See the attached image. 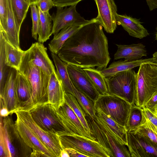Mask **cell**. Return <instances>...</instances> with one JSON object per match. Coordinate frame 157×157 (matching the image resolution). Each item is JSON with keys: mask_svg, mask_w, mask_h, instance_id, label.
Segmentation results:
<instances>
[{"mask_svg": "<svg viewBox=\"0 0 157 157\" xmlns=\"http://www.w3.org/2000/svg\"><path fill=\"white\" fill-rule=\"evenodd\" d=\"M57 55L67 63L82 68H106L110 58L102 26L91 19L65 41Z\"/></svg>", "mask_w": 157, "mask_h": 157, "instance_id": "cell-1", "label": "cell"}, {"mask_svg": "<svg viewBox=\"0 0 157 157\" xmlns=\"http://www.w3.org/2000/svg\"><path fill=\"white\" fill-rule=\"evenodd\" d=\"M19 72L31 83L33 94L29 103L20 110L29 111L34 107L48 103V86L51 75L36 65L27 50L22 56Z\"/></svg>", "mask_w": 157, "mask_h": 157, "instance_id": "cell-2", "label": "cell"}, {"mask_svg": "<svg viewBox=\"0 0 157 157\" xmlns=\"http://www.w3.org/2000/svg\"><path fill=\"white\" fill-rule=\"evenodd\" d=\"M85 113L93 136L109 152L110 157H131L127 146L102 120Z\"/></svg>", "mask_w": 157, "mask_h": 157, "instance_id": "cell-3", "label": "cell"}, {"mask_svg": "<svg viewBox=\"0 0 157 157\" xmlns=\"http://www.w3.org/2000/svg\"><path fill=\"white\" fill-rule=\"evenodd\" d=\"M136 73V93L135 104L142 108L157 92V66L144 63Z\"/></svg>", "mask_w": 157, "mask_h": 157, "instance_id": "cell-4", "label": "cell"}, {"mask_svg": "<svg viewBox=\"0 0 157 157\" xmlns=\"http://www.w3.org/2000/svg\"><path fill=\"white\" fill-rule=\"evenodd\" d=\"M108 94L121 98L131 105L135 104L136 93V73L132 69L105 77Z\"/></svg>", "mask_w": 157, "mask_h": 157, "instance_id": "cell-5", "label": "cell"}, {"mask_svg": "<svg viewBox=\"0 0 157 157\" xmlns=\"http://www.w3.org/2000/svg\"><path fill=\"white\" fill-rule=\"evenodd\" d=\"M95 105L96 108L125 127L132 106L128 102L117 96L107 94L100 95Z\"/></svg>", "mask_w": 157, "mask_h": 157, "instance_id": "cell-6", "label": "cell"}, {"mask_svg": "<svg viewBox=\"0 0 157 157\" xmlns=\"http://www.w3.org/2000/svg\"><path fill=\"white\" fill-rule=\"evenodd\" d=\"M29 111L36 123L44 130L58 136L65 135V129L56 110L51 104L48 103L37 105Z\"/></svg>", "mask_w": 157, "mask_h": 157, "instance_id": "cell-7", "label": "cell"}, {"mask_svg": "<svg viewBox=\"0 0 157 157\" xmlns=\"http://www.w3.org/2000/svg\"><path fill=\"white\" fill-rule=\"evenodd\" d=\"M59 138L63 149L73 148L88 157H110L109 152L97 140L77 135Z\"/></svg>", "mask_w": 157, "mask_h": 157, "instance_id": "cell-8", "label": "cell"}, {"mask_svg": "<svg viewBox=\"0 0 157 157\" xmlns=\"http://www.w3.org/2000/svg\"><path fill=\"white\" fill-rule=\"evenodd\" d=\"M0 128L6 137L11 157H30L32 150L24 142L9 116L0 117Z\"/></svg>", "mask_w": 157, "mask_h": 157, "instance_id": "cell-9", "label": "cell"}, {"mask_svg": "<svg viewBox=\"0 0 157 157\" xmlns=\"http://www.w3.org/2000/svg\"><path fill=\"white\" fill-rule=\"evenodd\" d=\"M14 113L32 129L55 157H60L61 152L63 148L59 136L41 128L34 121L29 111L19 110L15 111Z\"/></svg>", "mask_w": 157, "mask_h": 157, "instance_id": "cell-10", "label": "cell"}, {"mask_svg": "<svg viewBox=\"0 0 157 157\" xmlns=\"http://www.w3.org/2000/svg\"><path fill=\"white\" fill-rule=\"evenodd\" d=\"M16 116V128L25 144L32 150L30 157H55L32 129L18 117Z\"/></svg>", "mask_w": 157, "mask_h": 157, "instance_id": "cell-11", "label": "cell"}, {"mask_svg": "<svg viewBox=\"0 0 157 157\" xmlns=\"http://www.w3.org/2000/svg\"><path fill=\"white\" fill-rule=\"evenodd\" d=\"M76 5L63 7H57L56 13L52 16L53 22L52 34H57L61 29L69 26L85 25L90 22L82 17L76 10Z\"/></svg>", "mask_w": 157, "mask_h": 157, "instance_id": "cell-12", "label": "cell"}, {"mask_svg": "<svg viewBox=\"0 0 157 157\" xmlns=\"http://www.w3.org/2000/svg\"><path fill=\"white\" fill-rule=\"evenodd\" d=\"M56 112L65 129L64 136L77 135L96 140L86 131L72 109L65 103L56 110Z\"/></svg>", "mask_w": 157, "mask_h": 157, "instance_id": "cell-13", "label": "cell"}, {"mask_svg": "<svg viewBox=\"0 0 157 157\" xmlns=\"http://www.w3.org/2000/svg\"><path fill=\"white\" fill-rule=\"evenodd\" d=\"M67 70L72 85L95 103L100 94L83 68L68 64Z\"/></svg>", "mask_w": 157, "mask_h": 157, "instance_id": "cell-14", "label": "cell"}, {"mask_svg": "<svg viewBox=\"0 0 157 157\" xmlns=\"http://www.w3.org/2000/svg\"><path fill=\"white\" fill-rule=\"evenodd\" d=\"M127 142L131 157H157V145L146 137L127 132Z\"/></svg>", "mask_w": 157, "mask_h": 157, "instance_id": "cell-15", "label": "cell"}, {"mask_svg": "<svg viewBox=\"0 0 157 157\" xmlns=\"http://www.w3.org/2000/svg\"><path fill=\"white\" fill-rule=\"evenodd\" d=\"M98 10L95 18L108 33H113L117 27V6L114 0H94Z\"/></svg>", "mask_w": 157, "mask_h": 157, "instance_id": "cell-16", "label": "cell"}, {"mask_svg": "<svg viewBox=\"0 0 157 157\" xmlns=\"http://www.w3.org/2000/svg\"><path fill=\"white\" fill-rule=\"evenodd\" d=\"M18 71L15 68L10 67L3 90L0 93V104L8 109L10 114L14 113L21 107L15 85Z\"/></svg>", "mask_w": 157, "mask_h": 157, "instance_id": "cell-17", "label": "cell"}, {"mask_svg": "<svg viewBox=\"0 0 157 157\" xmlns=\"http://www.w3.org/2000/svg\"><path fill=\"white\" fill-rule=\"evenodd\" d=\"M47 50L42 43L38 42L33 43L27 51L33 62L51 75L56 71L52 61L48 56Z\"/></svg>", "mask_w": 157, "mask_h": 157, "instance_id": "cell-18", "label": "cell"}, {"mask_svg": "<svg viewBox=\"0 0 157 157\" xmlns=\"http://www.w3.org/2000/svg\"><path fill=\"white\" fill-rule=\"evenodd\" d=\"M65 93L62 82L56 72L52 73L48 86V103L57 110L65 103Z\"/></svg>", "mask_w": 157, "mask_h": 157, "instance_id": "cell-19", "label": "cell"}, {"mask_svg": "<svg viewBox=\"0 0 157 157\" xmlns=\"http://www.w3.org/2000/svg\"><path fill=\"white\" fill-rule=\"evenodd\" d=\"M8 0V17L6 28L3 32L6 39L15 48L21 50L20 44V27L19 26L12 8L10 0Z\"/></svg>", "mask_w": 157, "mask_h": 157, "instance_id": "cell-20", "label": "cell"}, {"mask_svg": "<svg viewBox=\"0 0 157 157\" xmlns=\"http://www.w3.org/2000/svg\"><path fill=\"white\" fill-rule=\"evenodd\" d=\"M116 45L117 49L114 56V60L124 58L127 61H134L147 56L145 46L142 43Z\"/></svg>", "mask_w": 157, "mask_h": 157, "instance_id": "cell-21", "label": "cell"}, {"mask_svg": "<svg viewBox=\"0 0 157 157\" xmlns=\"http://www.w3.org/2000/svg\"><path fill=\"white\" fill-rule=\"evenodd\" d=\"M117 22L118 25H121L132 36L141 39L149 35L147 30L141 24L139 19L126 15L117 14Z\"/></svg>", "mask_w": 157, "mask_h": 157, "instance_id": "cell-22", "label": "cell"}, {"mask_svg": "<svg viewBox=\"0 0 157 157\" xmlns=\"http://www.w3.org/2000/svg\"><path fill=\"white\" fill-rule=\"evenodd\" d=\"M144 63L155 65L153 57L134 61L121 60L113 62L108 67L100 71L105 77L108 78L118 73L140 66Z\"/></svg>", "mask_w": 157, "mask_h": 157, "instance_id": "cell-23", "label": "cell"}, {"mask_svg": "<svg viewBox=\"0 0 157 157\" xmlns=\"http://www.w3.org/2000/svg\"><path fill=\"white\" fill-rule=\"evenodd\" d=\"M15 85L18 99L21 105L19 110L30 101L33 94V88L30 82L18 71Z\"/></svg>", "mask_w": 157, "mask_h": 157, "instance_id": "cell-24", "label": "cell"}, {"mask_svg": "<svg viewBox=\"0 0 157 157\" xmlns=\"http://www.w3.org/2000/svg\"><path fill=\"white\" fill-rule=\"evenodd\" d=\"M84 25H72L61 29L54 36L48 44V48L51 53L58 54L65 41Z\"/></svg>", "mask_w": 157, "mask_h": 157, "instance_id": "cell-25", "label": "cell"}, {"mask_svg": "<svg viewBox=\"0 0 157 157\" xmlns=\"http://www.w3.org/2000/svg\"><path fill=\"white\" fill-rule=\"evenodd\" d=\"M51 56L56 68V72L61 80L65 93L72 94L73 86L67 70L68 64L62 60L57 54L51 53Z\"/></svg>", "mask_w": 157, "mask_h": 157, "instance_id": "cell-26", "label": "cell"}, {"mask_svg": "<svg viewBox=\"0 0 157 157\" xmlns=\"http://www.w3.org/2000/svg\"><path fill=\"white\" fill-rule=\"evenodd\" d=\"M95 111L96 116L102 120L124 144L127 146V131L125 127L118 124L99 109L96 108Z\"/></svg>", "mask_w": 157, "mask_h": 157, "instance_id": "cell-27", "label": "cell"}, {"mask_svg": "<svg viewBox=\"0 0 157 157\" xmlns=\"http://www.w3.org/2000/svg\"><path fill=\"white\" fill-rule=\"evenodd\" d=\"M37 7L40 17L38 40L39 42L43 44L48 40L52 34V21L49 12H43Z\"/></svg>", "mask_w": 157, "mask_h": 157, "instance_id": "cell-28", "label": "cell"}, {"mask_svg": "<svg viewBox=\"0 0 157 157\" xmlns=\"http://www.w3.org/2000/svg\"><path fill=\"white\" fill-rule=\"evenodd\" d=\"M5 38L6 64L19 71L25 51L16 48L9 42L5 36Z\"/></svg>", "mask_w": 157, "mask_h": 157, "instance_id": "cell-29", "label": "cell"}, {"mask_svg": "<svg viewBox=\"0 0 157 157\" xmlns=\"http://www.w3.org/2000/svg\"><path fill=\"white\" fill-rule=\"evenodd\" d=\"M144 118L142 108L132 105L125 128L127 132L135 131L142 124Z\"/></svg>", "mask_w": 157, "mask_h": 157, "instance_id": "cell-30", "label": "cell"}, {"mask_svg": "<svg viewBox=\"0 0 157 157\" xmlns=\"http://www.w3.org/2000/svg\"><path fill=\"white\" fill-rule=\"evenodd\" d=\"M65 103L68 105L72 109L82 123L86 131L93 136L86 118L85 112L75 97L70 94L65 93Z\"/></svg>", "mask_w": 157, "mask_h": 157, "instance_id": "cell-31", "label": "cell"}, {"mask_svg": "<svg viewBox=\"0 0 157 157\" xmlns=\"http://www.w3.org/2000/svg\"><path fill=\"white\" fill-rule=\"evenodd\" d=\"M5 39L3 31H0V93L3 90L11 67L6 63Z\"/></svg>", "mask_w": 157, "mask_h": 157, "instance_id": "cell-32", "label": "cell"}, {"mask_svg": "<svg viewBox=\"0 0 157 157\" xmlns=\"http://www.w3.org/2000/svg\"><path fill=\"white\" fill-rule=\"evenodd\" d=\"M84 70L94 84L100 95L108 94L106 82L105 77L100 71L96 68H86Z\"/></svg>", "mask_w": 157, "mask_h": 157, "instance_id": "cell-33", "label": "cell"}, {"mask_svg": "<svg viewBox=\"0 0 157 157\" xmlns=\"http://www.w3.org/2000/svg\"><path fill=\"white\" fill-rule=\"evenodd\" d=\"M72 85L73 92L72 95L76 98L85 113L92 117H95L96 116L95 103Z\"/></svg>", "mask_w": 157, "mask_h": 157, "instance_id": "cell-34", "label": "cell"}, {"mask_svg": "<svg viewBox=\"0 0 157 157\" xmlns=\"http://www.w3.org/2000/svg\"><path fill=\"white\" fill-rule=\"evenodd\" d=\"M18 24L21 28L31 4L29 0H10Z\"/></svg>", "mask_w": 157, "mask_h": 157, "instance_id": "cell-35", "label": "cell"}, {"mask_svg": "<svg viewBox=\"0 0 157 157\" xmlns=\"http://www.w3.org/2000/svg\"><path fill=\"white\" fill-rule=\"evenodd\" d=\"M30 7L31 11V17L33 21L32 29V36L35 40H37L40 20L39 10L36 3H31Z\"/></svg>", "mask_w": 157, "mask_h": 157, "instance_id": "cell-36", "label": "cell"}, {"mask_svg": "<svg viewBox=\"0 0 157 157\" xmlns=\"http://www.w3.org/2000/svg\"><path fill=\"white\" fill-rule=\"evenodd\" d=\"M8 0H0V29L4 30L8 17Z\"/></svg>", "mask_w": 157, "mask_h": 157, "instance_id": "cell-37", "label": "cell"}, {"mask_svg": "<svg viewBox=\"0 0 157 157\" xmlns=\"http://www.w3.org/2000/svg\"><path fill=\"white\" fill-rule=\"evenodd\" d=\"M133 131L146 137L157 145V135L149 128L141 125Z\"/></svg>", "mask_w": 157, "mask_h": 157, "instance_id": "cell-38", "label": "cell"}, {"mask_svg": "<svg viewBox=\"0 0 157 157\" xmlns=\"http://www.w3.org/2000/svg\"><path fill=\"white\" fill-rule=\"evenodd\" d=\"M0 157H11L8 145L2 129L0 128Z\"/></svg>", "mask_w": 157, "mask_h": 157, "instance_id": "cell-39", "label": "cell"}, {"mask_svg": "<svg viewBox=\"0 0 157 157\" xmlns=\"http://www.w3.org/2000/svg\"><path fill=\"white\" fill-rule=\"evenodd\" d=\"M36 4L43 12H49L50 9L55 6L52 0H38Z\"/></svg>", "mask_w": 157, "mask_h": 157, "instance_id": "cell-40", "label": "cell"}, {"mask_svg": "<svg viewBox=\"0 0 157 157\" xmlns=\"http://www.w3.org/2000/svg\"><path fill=\"white\" fill-rule=\"evenodd\" d=\"M82 0H52L55 6L58 7H64L77 5Z\"/></svg>", "mask_w": 157, "mask_h": 157, "instance_id": "cell-41", "label": "cell"}, {"mask_svg": "<svg viewBox=\"0 0 157 157\" xmlns=\"http://www.w3.org/2000/svg\"><path fill=\"white\" fill-rule=\"evenodd\" d=\"M157 105V92L144 105L143 107H145L150 110H154Z\"/></svg>", "mask_w": 157, "mask_h": 157, "instance_id": "cell-42", "label": "cell"}, {"mask_svg": "<svg viewBox=\"0 0 157 157\" xmlns=\"http://www.w3.org/2000/svg\"><path fill=\"white\" fill-rule=\"evenodd\" d=\"M65 149L68 153L70 157H88L77 150L72 148H65Z\"/></svg>", "mask_w": 157, "mask_h": 157, "instance_id": "cell-43", "label": "cell"}, {"mask_svg": "<svg viewBox=\"0 0 157 157\" xmlns=\"http://www.w3.org/2000/svg\"><path fill=\"white\" fill-rule=\"evenodd\" d=\"M150 11L157 8V0H146Z\"/></svg>", "mask_w": 157, "mask_h": 157, "instance_id": "cell-44", "label": "cell"}, {"mask_svg": "<svg viewBox=\"0 0 157 157\" xmlns=\"http://www.w3.org/2000/svg\"><path fill=\"white\" fill-rule=\"evenodd\" d=\"M10 114L8 109L2 105L0 104V116L4 117Z\"/></svg>", "mask_w": 157, "mask_h": 157, "instance_id": "cell-45", "label": "cell"}, {"mask_svg": "<svg viewBox=\"0 0 157 157\" xmlns=\"http://www.w3.org/2000/svg\"><path fill=\"white\" fill-rule=\"evenodd\" d=\"M70 157V156L67 152L64 149H63L61 152L60 157Z\"/></svg>", "mask_w": 157, "mask_h": 157, "instance_id": "cell-46", "label": "cell"}, {"mask_svg": "<svg viewBox=\"0 0 157 157\" xmlns=\"http://www.w3.org/2000/svg\"><path fill=\"white\" fill-rule=\"evenodd\" d=\"M153 58L155 65L157 66V51L155 52L153 54Z\"/></svg>", "mask_w": 157, "mask_h": 157, "instance_id": "cell-47", "label": "cell"}, {"mask_svg": "<svg viewBox=\"0 0 157 157\" xmlns=\"http://www.w3.org/2000/svg\"><path fill=\"white\" fill-rule=\"evenodd\" d=\"M152 113L157 117V110L155 108L154 110L148 109Z\"/></svg>", "mask_w": 157, "mask_h": 157, "instance_id": "cell-48", "label": "cell"}, {"mask_svg": "<svg viewBox=\"0 0 157 157\" xmlns=\"http://www.w3.org/2000/svg\"><path fill=\"white\" fill-rule=\"evenodd\" d=\"M31 3H36L38 0H29Z\"/></svg>", "mask_w": 157, "mask_h": 157, "instance_id": "cell-49", "label": "cell"}, {"mask_svg": "<svg viewBox=\"0 0 157 157\" xmlns=\"http://www.w3.org/2000/svg\"><path fill=\"white\" fill-rule=\"evenodd\" d=\"M156 32L155 34V40L157 41V27L156 28Z\"/></svg>", "mask_w": 157, "mask_h": 157, "instance_id": "cell-50", "label": "cell"}, {"mask_svg": "<svg viewBox=\"0 0 157 157\" xmlns=\"http://www.w3.org/2000/svg\"><path fill=\"white\" fill-rule=\"evenodd\" d=\"M155 108H156V109L157 110V105H156V107H155Z\"/></svg>", "mask_w": 157, "mask_h": 157, "instance_id": "cell-51", "label": "cell"}]
</instances>
